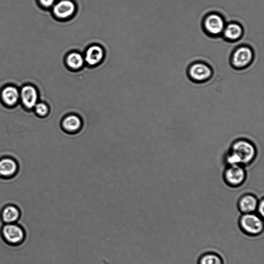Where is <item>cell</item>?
I'll list each match as a JSON object with an SVG mask.
<instances>
[{"label":"cell","instance_id":"cell-17","mask_svg":"<svg viewBox=\"0 0 264 264\" xmlns=\"http://www.w3.org/2000/svg\"><path fill=\"white\" fill-rule=\"evenodd\" d=\"M103 58L102 49L97 46H92L87 52L86 60L90 65H96L100 62Z\"/></svg>","mask_w":264,"mask_h":264},{"label":"cell","instance_id":"cell-16","mask_svg":"<svg viewBox=\"0 0 264 264\" xmlns=\"http://www.w3.org/2000/svg\"><path fill=\"white\" fill-rule=\"evenodd\" d=\"M197 264H225L224 260L219 253L214 251H207L201 255Z\"/></svg>","mask_w":264,"mask_h":264},{"label":"cell","instance_id":"cell-2","mask_svg":"<svg viewBox=\"0 0 264 264\" xmlns=\"http://www.w3.org/2000/svg\"><path fill=\"white\" fill-rule=\"evenodd\" d=\"M263 217L254 213L242 214L238 221L242 233L250 237H257L263 234L264 224Z\"/></svg>","mask_w":264,"mask_h":264},{"label":"cell","instance_id":"cell-14","mask_svg":"<svg viewBox=\"0 0 264 264\" xmlns=\"http://www.w3.org/2000/svg\"><path fill=\"white\" fill-rule=\"evenodd\" d=\"M18 170V164L13 158L5 157L0 159V176L12 177L16 175Z\"/></svg>","mask_w":264,"mask_h":264},{"label":"cell","instance_id":"cell-10","mask_svg":"<svg viewBox=\"0 0 264 264\" xmlns=\"http://www.w3.org/2000/svg\"><path fill=\"white\" fill-rule=\"evenodd\" d=\"M259 201L251 194H246L240 197L237 203L238 209L242 214L254 213L257 210Z\"/></svg>","mask_w":264,"mask_h":264},{"label":"cell","instance_id":"cell-13","mask_svg":"<svg viewBox=\"0 0 264 264\" xmlns=\"http://www.w3.org/2000/svg\"><path fill=\"white\" fill-rule=\"evenodd\" d=\"M20 217V210L15 205H9L5 206L0 214V218L4 224L17 223Z\"/></svg>","mask_w":264,"mask_h":264},{"label":"cell","instance_id":"cell-3","mask_svg":"<svg viewBox=\"0 0 264 264\" xmlns=\"http://www.w3.org/2000/svg\"><path fill=\"white\" fill-rule=\"evenodd\" d=\"M255 52L247 45H241L232 51L230 58L231 67L237 70H244L249 67L254 60Z\"/></svg>","mask_w":264,"mask_h":264},{"label":"cell","instance_id":"cell-11","mask_svg":"<svg viewBox=\"0 0 264 264\" xmlns=\"http://www.w3.org/2000/svg\"><path fill=\"white\" fill-rule=\"evenodd\" d=\"M83 122L79 116L76 114L68 115L61 122V127L67 133L78 132L82 128Z\"/></svg>","mask_w":264,"mask_h":264},{"label":"cell","instance_id":"cell-19","mask_svg":"<svg viewBox=\"0 0 264 264\" xmlns=\"http://www.w3.org/2000/svg\"><path fill=\"white\" fill-rule=\"evenodd\" d=\"M33 110L38 117L45 118L49 114V108L48 105L44 102H37Z\"/></svg>","mask_w":264,"mask_h":264},{"label":"cell","instance_id":"cell-5","mask_svg":"<svg viewBox=\"0 0 264 264\" xmlns=\"http://www.w3.org/2000/svg\"><path fill=\"white\" fill-rule=\"evenodd\" d=\"M1 235L6 244L17 247L25 242L26 232L25 229L17 223L4 224L1 229Z\"/></svg>","mask_w":264,"mask_h":264},{"label":"cell","instance_id":"cell-7","mask_svg":"<svg viewBox=\"0 0 264 264\" xmlns=\"http://www.w3.org/2000/svg\"><path fill=\"white\" fill-rule=\"evenodd\" d=\"M225 182L231 187H238L246 181V172L244 167L238 165H228L223 174Z\"/></svg>","mask_w":264,"mask_h":264},{"label":"cell","instance_id":"cell-6","mask_svg":"<svg viewBox=\"0 0 264 264\" xmlns=\"http://www.w3.org/2000/svg\"><path fill=\"white\" fill-rule=\"evenodd\" d=\"M213 70L207 63L202 61H196L188 66L187 76L190 80L197 84L205 83L213 76Z\"/></svg>","mask_w":264,"mask_h":264},{"label":"cell","instance_id":"cell-8","mask_svg":"<svg viewBox=\"0 0 264 264\" xmlns=\"http://www.w3.org/2000/svg\"><path fill=\"white\" fill-rule=\"evenodd\" d=\"M38 93L33 86L26 85L20 90V101L28 110H33L38 102Z\"/></svg>","mask_w":264,"mask_h":264},{"label":"cell","instance_id":"cell-9","mask_svg":"<svg viewBox=\"0 0 264 264\" xmlns=\"http://www.w3.org/2000/svg\"><path fill=\"white\" fill-rule=\"evenodd\" d=\"M244 34V28L238 23L231 22L226 24L222 36L228 43H236Z\"/></svg>","mask_w":264,"mask_h":264},{"label":"cell","instance_id":"cell-1","mask_svg":"<svg viewBox=\"0 0 264 264\" xmlns=\"http://www.w3.org/2000/svg\"><path fill=\"white\" fill-rule=\"evenodd\" d=\"M257 155L254 144L245 139L235 141L230 146L225 155V161L228 165L248 166L254 161Z\"/></svg>","mask_w":264,"mask_h":264},{"label":"cell","instance_id":"cell-12","mask_svg":"<svg viewBox=\"0 0 264 264\" xmlns=\"http://www.w3.org/2000/svg\"><path fill=\"white\" fill-rule=\"evenodd\" d=\"M1 99L6 106L15 107L20 101V90L14 86H7L1 91Z\"/></svg>","mask_w":264,"mask_h":264},{"label":"cell","instance_id":"cell-15","mask_svg":"<svg viewBox=\"0 0 264 264\" xmlns=\"http://www.w3.org/2000/svg\"><path fill=\"white\" fill-rule=\"evenodd\" d=\"M75 11V5L69 0H63L56 4L54 8L56 16L62 19L69 17Z\"/></svg>","mask_w":264,"mask_h":264},{"label":"cell","instance_id":"cell-4","mask_svg":"<svg viewBox=\"0 0 264 264\" xmlns=\"http://www.w3.org/2000/svg\"><path fill=\"white\" fill-rule=\"evenodd\" d=\"M226 25L223 16L217 12L207 14L202 21V28L205 34L211 38H218L222 35Z\"/></svg>","mask_w":264,"mask_h":264},{"label":"cell","instance_id":"cell-20","mask_svg":"<svg viewBox=\"0 0 264 264\" xmlns=\"http://www.w3.org/2000/svg\"><path fill=\"white\" fill-rule=\"evenodd\" d=\"M264 200L263 198H262L260 202H259L258 206L257 207V211L258 212V213L260 216L262 217H263L264 216Z\"/></svg>","mask_w":264,"mask_h":264},{"label":"cell","instance_id":"cell-18","mask_svg":"<svg viewBox=\"0 0 264 264\" xmlns=\"http://www.w3.org/2000/svg\"><path fill=\"white\" fill-rule=\"evenodd\" d=\"M67 62L70 68L78 69L83 65L84 59L80 54L77 53H72L68 57Z\"/></svg>","mask_w":264,"mask_h":264},{"label":"cell","instance_id":"cell-21","mask_svg":"<svg viewBox=\"0 0 264 264\" xmlns=\"http://www.w3.org/2000/svg\"><path fill=\"white\" fill-rule=\"evenodd\" d=\"M42 6L45 7H49L55 3V0H39Z\"/></svg>","mask_w":264,"mask_h":264}]
</instances>
